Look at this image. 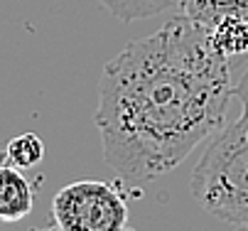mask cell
<instances>
[{"label":"cell","instance_id":"6da1fadb","mask_svg":"<svg viewBox=\"0 0 248 231\" xmlns=\"http://www.w3.org/2000/svg\"><path fill=\"white\" fill-rule=\"evenodd\" d=\"M231 96L229 57L211 27L174 15L106 62L93 116L103 157L121 182L143 187L219 133Z\"/></svg>","mask_w":248,"mask_h":231},{"label":"cell","instance_id":"7a4b0ae2","mask_svg":"<svg viewBox=\"0 0 248 231\" xmlns=\"http://www.w3.org/2000/svg\"><path fill=\"white\" fill-rule=\"evenodd\" d=\"M241 116L221 128L192 172L194 200L221 221L248 226V72L233 86Z\"/></svg>","mask_w":248,"mask_h":231},{"label":"cell","instance_id":"3957f363","mask_svg":"<svg viewBox=\"0 0 248 231\" xmlns=\"http://www.w3.org/2000/svg\"><path fill=\"white\" fill-rule=\"evenodd\" d=\"M52 216L62 231H128L123 194L96 180L62 187L52 202Z\"/></svg>","mask_w":248,"mask_h":231},{"label":"cell","instance_id":"277c9868","mask_svg":"<svg viewBox=\"0 0 248 231\" xmlns=\"http://www.w3.org/2000/svg\"><path fill=\"white\" fill-rule=\"evenodd\" d=\"M34 204V189L30 180L13 165H0V221H22Z\"/></svg>","mask_w":248,"mask_h":231},{"label":"cell","instance_id":"5b68a950","mask_svg":"<svg viewBox=\"0 0 248 231\" xmlns=\"http://www.w3.org/2000/svg\"><path fill=\"white\" fill-rule=\"evenodd\" d=\"M177 5L182 15L206 27H217L226 17L248 20V0H177Z\"/></svg>","mask_w":248,"mask_h":231},{"label":"cell","instance_id":"8992f818","mask_svg":"<svg viewBox=\"0 0 248 231\" xmlns=\"http://www.w3.org/2000/svg\"><path fill=\"white\" fill-rule=\"evenodd\" d=\"M211 42L226 57H248V20L226 17L211 27Z\"/></svg>","mask_w":248,"mask_h":231},{"label":"cell","instance_id":"52a82bcc","mask_svg":"<svg viewBox=\"0 0 248 231\" xmlns=\"http://www.w3.org/2000/svg\"><path fill=\"white\" fill-rule=\"evenodd\" d=\"M98 3L118 20L135 22V20H148L165 10H172L177 5V0H98Z\"/></svg>","mask_w":248,"mask_h":231},{"label":"cell","instance_id":"ba28073f","mask_svg":"<svg viewBox=\"0 0 248 231\" xmlns=\"http://www.w3.org/2000/svg\"><path fill=\"white\" fill-rule=\"evenodd\" d=\"M5 157H8V165H13V168H20V170L34 168L45 157V143L34 133H22L8 143Z\"/></svg>","mask_w":248,"mask_h":231},{"label":"cell","instance_id":"9c48e42d","mask_svg":"<svg viewBox=\"0 0 248 231\" xmlns=\"http://www.w3.org/2000/svg\"><path fill=\"white\" fill-rule=\"evenodd\" d=\"M42 231H62V229H59V226L54 224V226H49V229H42Z\"/></svg>","mask_w":248,"mask_h":231},{"label":"cell","instance_id":"30bf717a","mask_svg":"<svg viewBox=\"0 0 248 231\" xmlns=\"http://www.w3.org/2000/svg\"><path fill=\"white\" fill-rule=\"evenodd\" d=\"M0 165H3V155H0Z\"/></svg>","mask_w":248,"mask_h":231},{"label":"cell","instance_id":"8fae6325","mask_svg":"<svg viewBox=\"0 0 248 231\" xmlns=\"http://www.w3.org/2000/svg\"><path fill=\"white\" fill-rule=\"evenodd\" d=\"M128 231H130V229H128Z\"/></svg>","mask_w":248,"mask_h":231}]
</instances>
